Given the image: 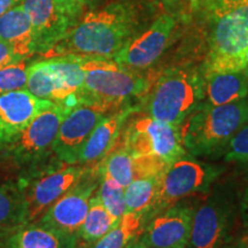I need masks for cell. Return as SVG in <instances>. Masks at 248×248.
I'll return each instance as SVG.
<instances>
[{"label": "cell", "mask_w": 248, "mask_h": 248, "mask_svg": "<svg viewBox=\"0 0 248 248\" xmlns=\"http://www.w3.org/2000/svg\"><path fill=\"white\" fill-rule=\"evenodd\" d=\"M142 11L130 0H115L82 15L45 59L79 57L114 59L142 29Z\"/></svg>", "instance_id": "1"}, {"label": "cell", "mask_w": 248, "mask_h": 248, "mask_svg": "<svg viewBox=\"0 0 248 248\" xmlns=\"http://www.w3.org/2000/svg\"><path fill=\"white\" fill-rule=\"evenodd\" d=\"M79 60L85 77L77 93V104H91L116 110L128 105L132 98H145L155 79L144 75L141 70L121 67L113 59L79 58Z\"/></svg>", "instance_id": "2"}, {"label": "cell", "mask_w": 248, "mask_h": 248, "mask_svg": "<svg viewBox=\"0 0 248 248\" xmlns=\"http://www.w3.org/2000/svg\"><path fill=\"white\" fill-rule=\"evenodd\" d=\"M248 123V99L231 104H204L179 125L185 151L194 156L226 150L231 139Z\"/></svg>", "instance_id": "3"}, {"label": "cell", "mask_w": 248, "mask_h": 248, "mask_svg": "<svg viewBox=\"0 0 248 248\" xmlns=\"http://www.w3.org/2000/svg\"><path fill=\"white\" fill-rule=\"evenodd\" d=\"M204 76L201 68L175 67L154 79L145 95L148 116L179 126L203 104Z\"/></svg>", "instance_id": "4"}, {"label": "cell", "mask_w": 248, "mask_h": 248, "mask_svg": "<svg viewBox=\"0 0 248 248\" xmlns=\"http://www.w3.org/2000/svg\"><path fill=\"white\" fill-rule=\"evenodd\" d=\"M70 108L53 104L43 110L11 145L0 152L2 161L22 172L23 179L53 168H47L46 161L53 155L52 147L59 126Z\"/></svg>", "instance_id": "5"}, {"label": "cell", "mask_w": 248, "mask_h": 248, "mask_svg": "<svg viewBox=\"0 0 248 248\" xmlns=\"http://www.w3.org/2000/svg\"><path fill=\"white\" fill-rule=\"evenodd\" d=\"M202 74L244 70L248 60V0L213 14Z\"/></svg>", "instance_id": "6"}, {"label": "cell", "mask_w": 248, "mask_h": 248, "mask_svg": "<svg viewBox=\"0 0 248 248\" xmlns=\"http://www.w3.org/2000/svg\"><path fill=\"white\" fill-rule=\"evenodd\" d=\"M221 172V167L185 155L176 160L159 179L154 201L146 214V221L185 197L204 192Z\"/></svg>", "instance_id": "7"}, {"label": "cell", "mask_w": 248, "mask_h": 248, "mask_svg": "<svg viewBox=\"0 0 248 248\" xmlns=\"http://www.w3.org/2000/svg\"><path fill=\"white\" fill-rule=\"evenodd\" d=\"M120 138L132 156H155L173 163L186 154L179 126L148 115L130 121Z\"/></svg>", "instance_id": "8"}, {"label": "cell", "mask_w": 248, "mask_h": 248, "mask_svg": "<svg viewBox=\"0 0 248 248\" xmlns=\"http://www.w3.org/2000/svg\"><path fill=\"white\" fill-rule=\"evenodd\" d=\"M35 36L36 54L51 51L84 14V7L74 0H22Z\"/></svg>", "instance_id": "9"}, {"label": "cell", "mask_w": 248, "mask_h": 248, "mask_svg": "<svg viewBox=\"0 0 248 248\" xmlns=\"http://www.w3.org/2000/svg\"><path fill=\"white\" fill-rule=\"evenodd\" d=\"M92 166L60 164L22 179L27 201L28 223L36 222L55 201L76 185Z\"/></svg>", "instance_id": "10"}, {"label": "cell", "mask_w": 248, "mask_h": 248, "mask_svg": "<svg viewBox=\"0 0 248 248\" xmlns=\"http://www.w3.org/2000/svg\"><path fill=\"white\" fill-rule=\"evenodd\" d=\"M176 26L177 21L172 15H159L148 28L133 36L113 60L119 66L129 69H147L159 60L168 47Z\"/></svg>", "instance_id": "11"}, {"label": "cell", "mask_w": 248, "mask_h": 248, "mask_svg": "<svg viewBox=\"0 0 248 248\" xmlns=\"http://www.w3.org/2000/svg\"><path fill=\"white\" fill-rule=\"evenodd\" d=\"M100 175L92 166L80 181L46 210L38 221L63 233L76 235L88 214L90 200L97 192Z\"/></svg>", "instance_id": "12"}, {"label": "cell", "mask_w": 248, "mask_h": 248, "mask_svg": "<svg viewBox=\"0 0 248 248\" xmlns=\"http://www.w3.org/2000/svg\"><path fill=\"white\" fill-rule=\"evenodd\" d=\"M111 111L114 110L91 104H77L71 107L54 139L52 151L55 160L62 164H77L80 150L91 132Z\"/></svg>", "instance_id": "13"}, {"label": "cell", "mask_w": 248, "mask_h": 248, "mask_svg": "<svg viewBox=\"0 0 248 248\" xmlns=\"http://www.w3.org/2000/svg\"><path fill=\"white\" fill-rule=\"evenodd\" d=\"M193 212V207L178 201L148 218L140 238L152 248H187Z\"/></svg>", "instance_id": "14"}, {"label": "cell", "mask_w": 248, "mask_h": 248, "mask_svg": "<svg viewBox=\"0 0 248 248\" xmlns=\"http://www.w3.org/2000/svg\"><path fill=\"white\" fill-rule=\"evenodd\" d=\"M53 104L35 97L28 90L0 93V152L11 145L37 115Z\"/></svg>", "instance_id": "15"}, {"label": "cell", "mask_w": 248, "mask_h": 248, "mask_svg": "<svg viewBox=\"0 0 248 248\" xmlns=\"http://www.w3.org/2000/svg\"><path fill=\"white\" fill-rule=\"evenodd\" d=\"M228 207L217 200L200 204L193 212L187 248H222L230 230Z\"/></svg>", "instance_id": "16"}, {"label": "cell", "mask_w": 248, "mask_h": 248, "mask_svg": "<svg viewBox=\"0 0 248 248\" xmlns=\"http://www.w3.org/2000/svg\"><path fill=\"white\" fill-rule=\"evenodd\" d=\"M135 111H137V108L125 105L102 119L80 150L77 164L95 166L105 159L119 141L123 126Z\"/></svg>", "instance_id": "17"}, {"label": "cell", "mask_w": 248, "mask_h": 248, "mask_svg": "<svg viewBox=\"0 0 248 248\" xmlns=\"http://www.w3.org/2000/svg\"><path fill=\"white\" fill-rule=\"evenodd\" d=\"M1 248H78L76 235L30 222L0 235Z\"/></svg>", "instance_id": "18"}, {"label": "cell", "mask_w": 248, "mask_h": 248, "mask_svg": "<svg viewBox=\"0 0 248 248\" xmlns=\"http://www.w3.org/2000/svg\"><path fill=\"white\" fill-rule=\"evenodd\" d=\"M0 40L11 46L22 59H29L36 54L32 24L21 4L0 16Z\"/></svg>", "instance_id": "19"}, {"label": "cell", "mask_w": 248, "mask_h": 248, "mask_svg": "<svg viewBox=\"0 0 248 248\" xmlns=\"http://www.w3.org/2000/svg\"><path fill=\"white\" fill-rule=\"evenodd\" d=\"M204 95L213 106L243 100L248 95L245 70L204 74Z\"/></svg>", "instance_id": "20"}, {"label": "cell", "mask_w": 248, "mask_h": 248, "mask_svg": "<svg viewBox=\"0 0 248 248\" xmlns=\"http://www.w3.org/2000/svg\"><path fill=\"white\" fill-rule=\"evenodd\" d=\"M28 223L24 183L9 182L0 185V235Z\"/></svg>", "instance_id": "21"}, {"label": "cell", "mask_w": 248, "mask_h": 248, "mask_svg": "<svg viewBox=\"0 0 248 248\" xmlns=\"http://www.w3.org/2000/svg\"><path fill=\"white\" fill-rule=\"evenodd\" d=\"M27 88L35 97L70 107L60 80L51 69L47 60L31 62L28 66Z\"/></svg>", "instance_id": "22"}, {"label": "cell", "mask_w": 248, "mask_h": 248, "mask_svg": "<svg viewBox=\"0 0 248 248\" xmlns=\"http://www.w3.org/2000/svg\"><path fill=\"white\" fill-rule=\"evenodd\" d=\"M120 219L108 212L97 193L90 200L88 214L77 232L78 248H84L107 234L119 224Z\"/></svg>", "instance_id": "23"}, {"label": "cell", "mask_w": 248, "mask_h": 248, "mask_svg": "<svg viewBox=\"0 0 248 248\" xmlns=\"http://www.w3.org/2000/svg\"><path fill=\"white\" fill-rule=\"evenodd\" d=\"M51 69L60 80L70 107L77 105V93L84 83L85 70L77 57H57L46 59Z\"/></svg>", "instance_id": "24"}, {"label": "cell", "mask_w": 248, "mask_h": 248, "mask_svg": "<svg viewBox=\"0 0 248 248\" xmlns=\"http://www.w3.org/2000/svg\"><path fill=\"white\" fill-rule=\"evenodd\" d=\"M145 223V213L126 212L115 228L84 248H125L133 238L141 233Z\"/></svg>", "instance_id": "25"}, {"label": "cell", "mask_w": 248, "mask_h": 248, "mask_svg": "<svg viewBox=\"0 0 248 248\" xmlns=\"http://www.w3.org/2000/svg\"><path fill=\"white\" fill-rule=\"evenodd\" d=\"M99 175L113 178L124 188L135 179V164L131 153L119 141L105 159L95 164Z\"/></svg>", "instance_id": "26"}, {"label": "cell", "mask_w": 248, "mask_h": 248, "mask_svg": "<svg viewBox=\"0 0 248 248\" xmlns=\"http://www.w3.org/2000/svg\"><path fill=\"white\" fill-rule=\"evenodd\" d=\"M159 177L136 178L124 188L126 212L145 213L153 203Z\"/></svg>", "instance_id": "27"}, {"label": "cell", "mask_w": 248, "mask_h": 248, "mask_svg": "<svg viewBox=\"0 0 248 248\" xmlns=\"http://www.w3.org/2000/svg\"><path fill=\"white\" fill-rule=\"evenodd\" d=\"M95 193L114 217L121 219V217L126 213L124 187L113 178L100 175V183Z\"/></svg>", "instance_id": "28"}, {"label": "cell", "mask_w": 248, "mask_h": 248, "mask_svg": "<svg viewBox=\"0 0 248 248\" xmlns=\"http://www.w3.org/2000/svg\"><path fill=\"white\" fill-rule=\"evenodd\" d=\"M29 59L17 61L0 69V93L26 90Z\"/></svg>", "instance_id": "29"}, {"label": "cell", "mask_w": 248, "mask_h": 248, "mask_svg": "<svg viewBox=\"0 0 248 248\" xmlns=\"http://www.w3.org/2000/svg\"><path fill=\"white\" fill-rule=\"evenodd\" d=\"M225 160L228 162H237L248 167V123L245 124L229 142Z\"/></svg>", "instance_id": "30"}, {"label": "cell", "mask_w": 248, "mask_h": 248, "mask_svg": "<svg viewBox=\"0 0 248 248\" xmlns=\"http://www.w3.org/2000/svg\"><path fill=\"white\" fill-rule=\"evenodd\" d=\"M21 60H24V59L18 57L11 46L0 40V69Z\"/></svg>", "instance_id": "31"}, {"label": "cell", "mask_w": 248, "mask_h": 248, "mask_svg": "<svg viewBox=\"0 0 248 248\" xmlns=\"http://www.w3.org/2000/svg\"><path fill=\"white\" fill-rule=\"evenodd\" d=\"M243 1H247V0H216L213 7V14L217 13V12L224 11V9L231 7V6L239 4V2H243Z\"/></svg>", "instance_id": "32"}, {"label": "cell", "mask_w": 248, "mask_h": 248, "mask_svg": "<svg viewBox=\"0 0 248 248\" xmlns=\"http://www.w3.org/2000/svg\"><path fill=\"white\" fill-rule=\"evenodd\" d=\"M21 2H22V0H0V16Z\"/></svg>", "instance_id": "33"}, {"label": "cell", "mask_w": 248, "mask_h": 248, "mask_svg": "<svg viewBox=\"0 0 248 248\" xmlns=\"http://www.w3.org/2000/svg\"><path fill=\"white\" fill-rule=\"evenodd\" d=\"M125 248H152V247L148 246V245L141 239L140 234H139L136 238H133Z\"/></svg>", "instance_id": "34"}, {"label": "cell", "mask_w": 248, "mask_h": 248, "mask_svg": "<svg viewBox=\"0 0 248 248\" xmlns=\"http://www.w3.org/2000/svg\"><path fill=\"white\" fill-rule=\"evenodd\" d=\"M241 207H243V214L244 217L246 218V221L248 222V188L245 192L244 198H243V202H241Z\"/></svg>", "instance_id": "35"}, {"label": "cell", "mask_w": 248, "mask_h": 248, "mask_svg": "<svg viewBox=\"0 0 248 248\" xmlns=\"http://www.w3.org/2000/svg\"><path fill=\"white\" fill-rule=\"evenodd\" d=\"M74 1H76L77 4H79L80 6H83V7L86 8L88 6L91 5L92 2H94L95 0H74Z\"/></svg>", "instance_id": "36"}, {"label": "cell", "mask_w": 248, "mask_h": 248, "mask_svg": "<svg viewBox=\"0 0 248 248\" xmlns=\"http://www.w3.org/2000/svg\"><path fill=\"white\" fill-rule=\"evenodd\" d=\"M226 248H248V245L246 241H244V243H241V244L234 245V246H230V247H226Z\"/></svg>", "instance_id": "37"}, {"label": "cell", "mask_w": 248, "mask_h": 248, "mask_svg": "<svg viewBox=\"0 0 248 248\" xmlns=\"http://www.w3.org/2000/svg\"><path fill=\"white\" fill-rule=\"evenodd\" d=\"M245 75H246V78H247V83H248V60H247V63H246V67H245Z\"/></svg>", "instance_id": "38"}, {"label": "cell", "mask_w": 248, "mask_h": 248, "mask_svg": "<svg viewBox=\"0 0 248 248\" xmlns=\"http://www.w3.org/2000/svg\"><path fill=\"white\" fill-rule=\"evenodd\" d=\"M246 243H247V245H248V239H247V240H246Z\"/></svg>", "instance_id": "39"}]
</instances>
